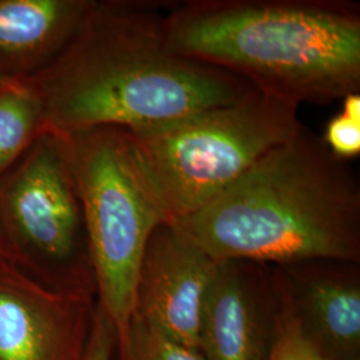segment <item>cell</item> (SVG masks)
<instances>
[{"instance_id": "4fadbf2b", "label": "cell", "mask_w": 360, "mask_h": 360, "mask_svg": "<svg viewBox=\"0 0 360 360\" xmlns=\"http://www.w3.org/2000/svg\"><path fill=\"white\" fill-rule=\"evenodd\" d=\"M114 360H206L200 351L186 347L135 319L124 342L115 347Z\"/></svg>"}, {"instance_id": "2e32d148", "label": "cell", "mask_w": 360, "mask_h": 360, "mask_svg": "<svg viewBox=\"0 0 360 360\" xmlns=\"http://www.w3.org/2000/svg\"><path fill=\"white\" fill-rule=\"evenodd\" d=\"M115 345V328L96 303L90 343L84 360H114Z\"/></svg>"}, {"instance_id": "9a60e30c", "label": "cell", "mask_w": 360, "mask_h": 360, "mask_svg": "<svg viewBox=\"0 0 360 360\" xmlns=\"http://www.w3.org/2000/svg\"><path fill=\"white\" fill-rule=\"evenodd\" d=\"M323 143L338 159H354L360 155V123L342 114L334 116L326 126Z\"/></svg>"}, {"instance_id": "ba28073f", "label": "cell", "mask_w": 360, "mask_h": 360, "mask_svg": "<svg viewBox=\"0 0 360 360\" xmlns=\"http://www.w3.org/2000/svg\"><path fill=\"white\" fill-rule=\"evenodd\" d=\"M96 297L50 290L0 259V360H84Z\"/></svg>"}, {"instance_id": "8fae6325", "label": "cell", "mask_w": 360, "mask_h": 360, "mask_svg": "<svg viewBox=\"0 0 360 360\" xmlns=\"http://www.w3.org/2000/svg\"><path fill=\"white\" fill-rule=\"evenodd\" d=\"M94 0H0V77H34L65 50Z\"/></svg>"}, {"instance_id": "5b68a950", "label": "cell", "mask_w": 360, "mask_h": 360, "mask_svg": "<svg viewBox=\"0 0 360 360\" xmlns=\"http://www.w3.org/2000/svg\"><path fill=\"white\" fill-rule=\"evenodd\" d=\"M84 212L96 303L111 321L116 346L129 333L144 250L167 215L122 127L65 136Z\"/></svg>"}, {"instance_id": "5bb4252c", "label": "cell", "mask_w": 360, "mask_h": 360, "mask_svg": "<svg viewBox=\"0 0 360 360\" xmlns=\"http://www.w3.org/2000/svg\"><path fill=\"white\" fill-rule=\"evenodd\" d=\"M283 306V304H282ZM267 360H326L300 333L296 323L284 311L275 342Z\"/></svg>"}, {"instance_id": "52a82bcc", "label": "cell", "mask_w": 360, "mask_h": 360, "mask_svg": "<svg viewBox=\"0 0 360 360\" xmlns=\"http://www.w3.org/2000/svg\"><path fill=\"white\" fill-rule=\"evenodd\" d=\"M282 316L272 266L217 262L200 315L199 351L206 360H267Z\"/></svg>"}, {"instance_id": "d6986e66", "label": "cell", "mask_w": 360, "mask_h": 360, "mask_svg": "<svg viewBox=\"0 0 360 360\" xmlns=\"http://www.w3.org/2000/svg\"><path fill=\"white\" fill-rule=\"evenodd\" d=\"M0 80H8V79H6V77H0ZM11 80H13V79H11Z\"/></svg>"}, {"instance_id": "7a4b0ae2", "label": "cell", "mask_w": 360, "mask_h": 360, "mask_svg": "<svg viewBox=\"0 0 360 360\" xmlns=\"http://www.w3.org/2000/svg\"><path fill=\"white\" fill-rule=\"evenodd\" d=\"M172 224L215 262L360 263V186L302 126L215 200Z\"/></svg>"}, {"instance_id": "7c38bea8", "label": "cell", "mask_w": 360, "mask_h": 360, "mask_svg": "<svg viewBox=\"0 0 360 360\" xmlns=\"http://www.w3.org/2000/svg\"><path fill=\"white\" fill-rule=\"evenodd\" d=\"M43 104L25 80H0V178L43 134Z\"/></svg>"}, {"instance_id": "277c9868", "label": "cell", "mask_w": 360, "mask_h": 360, "mask_svg": "<svg viewBox=\"0 0 360 360\" xmlns=\"http://www.w3.org/2000/svg\"><path fill=\"white\" fill-rule=\"evenodd\" d=\"M297 105L260 91L235 103L124 129L168 223L215 200L303 126Z\"/></svg>"}, {"instance_id": "ac0fdd59", "label": "cell", "mask_w": 360, "mask_h": 360, "mask_svg": "<svg viewBox=\"0 0 360 360\" xmlns=\"http://www.w3.org/2000/svg\"><path fill=\"white\" fill-rule=\"evenodd\" d=\"M0 259H4V255H3V251H1V247H0Z\"/></svg>"}, {"instance_id": "3957f363", "label": "cell", "mask_w": 360, "mask_h": 360, "mask_svg": "<svg viewBox=\"0 0 360 360\" xmlns=\"http://www.w3.org/2000/svg\"><path fill=\"white\" fill-rule=\"evenodd\" d=\"M167 41L297 107L360 91V6L352 0L172 3Z\"/></svg>"}, {"instance_id": "9c48e42d", "label": "cell", "mask_w": 360, "mask_h": 360, "mask_svg": "<svg viewBox=\"0 0 360 360\" xmlns=\"http://www.w3.org/2000/svg\"><path fill=\"white\" fill-rule=\"evenodd\" d=\"M215 264L172 224L159 226L144 250L132 319L199 351L200 315Z\"/></svg>"}, {"instance_id": "6da1fadb", "label": "cell", "mask_w": 360, "mask_h": 360, "mask_svg": "<svg viewBox=\"0 0 360 360\" xmlns=\"http://www.w3.org/2000/svg\"><path fill=\"white\" fill-rule=\"evenodd\" d=\"M169 6L94 0L75 37L25 79L43 104V132L136 129L235 103L257 91L245 79L171 50Z\"/></svg>"}, {"instance_id": "8992f818", "label": "cell", "mask_w": 360, "mask_h": 360, "mask_svg": "<svg viewBox=\"0 0 360 360\" xmlns=\"http://www.w3.org/2000/svg\"><path fill=\"white\" fill-rule=\"evenodd\" d=\"M4 259L39 284L96 297L84 212L65 138L43 132L0 178Z\"/></svg>"}, {"instance_id": "30bf717a", "label": "cell", "mask_w": 360, "mask_h": 360, "mask_svg": "<svg viewBox=\"0 0 360 360\" xmlns=\"http://www.w3.org/2000/svg\"><path fill=\"white\" fill-rule=\"evenodd\" d=\"M283 309L326 360H360V263L309 259L272 266Z\"/></svg>"}, {"instance_id": "e0dca14e", "label": "cell", "mask_w": 360, "mask_h": 360, "mask_svg": "<svg viewBox=\"0 0 360 360\" xmlns=\"http://www.w3.org/2000/svg\"><path fill=\"white\" fill-rule=\"evenodd\" d=\"M342 115L346 116L349 120L360 123V92L348 94L343 99Z\"/></svg>"}]
</instances>
